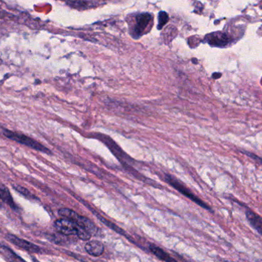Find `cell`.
Instances as JSON below:
<instances>
[{"label": "cell", "instance_id": "30bf717a", "mask_svg": "<svg viewBox=\"0 0 262 262\" xmlns=\"http://www.w3.org/2000/svg\"><path fill=\"white\" fill-rule=\"evenodd\" d=\"M246 217L252 227L255 230L258 231L260 235H262V217L250 209H248L246 211Z\"/></svg>", "mask_w": 262, "mask_h": 262}, {"label": "cell", "instance_id": "8fae6325", "mask_svg": "<svg viewBox=\"0 0 262 262\" xmlns=\"http://www.w3.org/2000/svg\"><path fill=\"white\" fill-rule=\"evenodd\" d=\"M0 203H5L9 205L12 209H16L15 203L9 189L4 186H0Z\"/></svg>", "mask_w": 262, "mask_h": 262}, {"label": "cell", "instance_id": "9a60e30c", "mask_svg": "<svg viewBox=\"0 0 262 262\" xmlns=\"http://www.w3.org/2000/svg\"><path fill=\"white\" fill-rule=\"evenodd\" d=\"M246 154H249V157H252V158L255 159V160H258V161L261 162L262 163V158L261 157H258V156L255 155V154H251V152H246Z\"/></svg>", "mask_w": 262, "mask_h": 262}, {"label": "cell", "instance_id": "7c38bea8", "mask_svg": "<svg viewBox=\"0 0 262 262\" xmlns=\"http://www.w3.org/2000/svg\"><path fill=\"white\" fill-rule=\"evenodd\" d=\"M149 249H150L151 252H152V254H154L156 256L158 257L162 261L165 262H178L177 260L172 258L170 255H168L163 249H160V248L150 246H149Z\"/></svg>", "mask_w": 262, "mask_h": 262}, {"label": "cell", "instance_id": "2e32d148", "mask_svg": "<svg viewBox=\"0 0 262 262\" xmlns=\"http://www.w3.org/2000/svg\"><path fill=\"white\" fill-rule=\"evenodd\" d=\"M257 262H262V260H258V261Z\"/></svg>", "mask_w": 262, "mask_h": 262}, {"label": "cell", "instance_id": "52a82bcc", "mask_svg": "<svg viewBox=\"0 0 262 262\" xmlns=\"http://www.w3.org/2000/svg\"><path fill=\"white\" fill-rule=\"evenodd\" d=\"M205 39L208 44L213 46V47H225L230 42V38L228 36V35L221 32H212V33L206 35Z\"/></svg>", "mask_w": 262, "mask_h": 262}, {"label": "cell", "instance_id": "ba28073f", "mask_svg": "<svg viewBox=\"0 0 262 262\" xmlns=\"http://www.w3.org/2000/svg\"><path fill=\"white\" fill-rule=\"evenodd\" d=\"M7 239L9 240L10 243H13L15 246H18V247L25 249V250L28 251V252H39V248H38V246H35V245L29 243V242L21 239V238L15 236V235H8Z\"/></svg>", "mask_w": 262, "mask_h": 262}, {"label": "cell", "instance_id": "6da1fadb", "mask_svg": "<svg viewBox=\"0 0 262 262\" xmlns=\"http://www.w3.org/2000/svg\"><path fill=\"white\" fill-rule=\"evenodd\" d=\"M55 229L60 233L64 235H77L80 239L88 241L92 237V234L89 233L84 228L81 227L72 220L67 219H61L55 221Z\"/></svg>", "mask_w": 262, "mask_h": 262}, {"label": "cell", "instance_id": "9c48e42d", "mask_svg": "<svg viewBox=\"0 0 262 262\" xmlns=\"http://www.w3.org/2000/svg\"><path fill=\"white\" fill-rule=\"evenodd\" d=\"M85 250L92 256H101L104 252V246L101 242L91 241L85 245Z\"/></svg>", "mask_w": 262, "mask_h": 262}, {"label": "cell", "instance_id": "4fadbf2b", "mask_svg": "<svg viewBox=\"0 0 262 262\" xmlns=\"http://www.w3.org/2000/svg\"><path fill=\"white\" fill-rule=\"evenodd\" d=\"M12 187L14 188L15 190L19 192L21 195H23V196L26 197V198L29 199V200H33V199H35V195H32V194L27 189L23 187V186H19V185H12Z\"/></svg>", "mask_w": 262, "mask_h": 262}, {"label": "cell", "instance_id": "3957f363", "mask_svg": "<svg viewBox=\"0 0 262 262\" xmlns=\"http://www.w3.org/2000/svg\"><path fill=\"white\" fill-rule=\"evenodd\" d=\"M58 213L63 218L75 222L77 224L79 225L81 227L84 228L89 233L92 234H92L97 232L96 226L93 224V223L90 220L85 218V217L81 216V215L76 213L75 211L71 210L69 209H61L58 211Z\"/></svg>", "mask_w": 262, "mask_h": 262}, {"label": "cell", "instance_id": "7a4b0ae2", "mask_svg": "<svg viewBox=\"0 0 262 262\" xmlns=\"http://www.w3.org/2000/svg\"><path fill=\"white\" fill-rule=\"evenodd\" d=\"M3 134L8 138L10 139V140L18 142V143H21V144L26 145V146L35 149V150L41 151V152H46V154H52L50 149H48L47 147L43 146L42 144L38 143V141L34 140V139L27 137L25 134L13 132V131L9 130L7 129L3 130Z\"/></svg>", "mask_w": 262, "mask_h": 262}, {"label": "cell", "instance_id": "277c9868", "mask_svg": "<svg viewBox=\"0 0 262 262\" xmlns=\"http://www.w3.org/2000/svg\"><path fill=\"white\" fill-rule=\"evenodd\" d=\"M166 180L167 181V183H169L172 187L175 188L177 190H178L179 192H181L183 195H186L188 198L190 199L191 200L194 202V203H196L199 206H201V207L204 208V209H208V210H211L210 208L209 207L208 205H206L204 202L202 201L201 200L198 198V197L195 196L190 190H189L188 188H186V186H183L181 183L178 181L177 179L174 178L173 177L170 175H166Z\"/></svg>", "mask_w": 262, "mask_h": 262}, {"label": "cell", "instance_id": "5b68a950", "mask_svg": "<svg viewBox=\"0 0 262 262\" xmlns=\"http://www.w3.org/2000/svg\"><path fill=\"white\" fill-rule=\"evenodd\" d=\"M152 15L147 12L138 14L136 17L135 26L132 33L133 36L136 38L142 36L149 26V23L152 21Z\"/></svg>", "mask_w": 262, "mask_h": 262}, {"label": "cell", "instance_id": "5bb4252c", "mask_svg": "<svg viewBox=\"0 0 262 262\" xmlns=\"http://www.w3.org/2000/svg\"><path fill=\"white\" fill-rule=\"evenodd\" d=\"M168 20H169V15H168V14L166 13V12H163V11L160 12L158 16V26H157V29H163V26L166 24Z\"/></svg>", "mask_w": 262, "mask_h": 262}, {"label": "cell", "instance_id": "8992f818", "mask_svg": "<svg viewBox=\"0 0 262 262\" xmlns=\"http://www.w3.org/2000/svg\"><path fill=\"white\" fill-rule=\"evenodd\" d=\"M96 138L99 139L101 141L104 142L105 143L106 146L112 150V152L115 154V157H118L122 163H124V161H127V160H130V158L121 149L118 145L116 144L114 140H112L110 137L107 136L103 135V134H98V137Z\"/></svg>", "mask_w": 262, "mask_h": 262}]
</instances>
